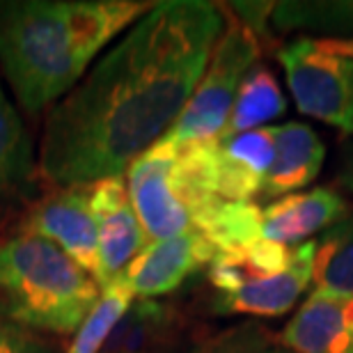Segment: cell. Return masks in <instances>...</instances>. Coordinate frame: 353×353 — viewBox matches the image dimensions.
Masks as SVG:
<instances>
[{"label":"cell","instance_id":"1","mask_svg":"<svg viewBox=\"0 0 353 353\" xmlns=\"http://www.w3.org/2000/svg\"><path fill=\"white\" fill-rule=\"evenodd\" d=\"M225 12L202 0L154 3L46 119L39 168L60 186L122 176L165 138L195 92Z\"/></svg>","mask_w":353,"mask_h":353},{"label":"cell","instance_id":"19","mask_svg":"<svg viewBox=\"0 0 353 353\" xmlns=\"http://www.w3.org/2000/svg\"><path fill=\"white\" fill-rule=\"evenodd\" d=\"M259 221H262V207L255 202H223L214 209L207 221L200 225V234L221 252L243 248L257 239Z\"/></svg>","mask_w":353,"mask_h":353},{"label":"cell","instance_id":"10","mask_svg":"<svg viewBox=\"0 0 353 353\" xmlns=\"http://www.w3.org/2000/svg\"><path fill=\"white\" fill-rule=\"evenodd\" d=\"M292 353H353V294L314 289L282 328Z\"/></svg>","mask_w":353,"mask_h":353},{"label":"cell","instance_id":"9","mask_svg":"<svg viewBox=\"0 0 353 353\" xmlns=\"http://www.w3.org/2000/svg\"><path fill=\"white\" fill-rule=\"evenodd\" d=\"M218 250L200 232H186L168 241L152 243L119 275L133 299L152 301L181 287L190 275L211 266Z\"/></svg>","mask_w":353,"mask_h":353},{"label":"cell","instance_id":"2","mask_svg":"<svg viewBox=\"0 0 353 353\" xmlns=\"http://www.w3.org/2000/svg\"><path fill=\"white\" fill-rule=\"evenodd\" d=\"M154 7L145 0H5L0 69L30 115L62 101L92 60Z\"/></svg>","mask_w":353,"mask_h":353},{"label":"cell","instance_id":"14","mask_svg":"<svg viewBox=\"0 0 353 353\" xmlns=\"http://www.w3.org/2000/svg\"><path fill=\"white\" fill-rule=\"evenodd\" d=\"M323 161L326 147L312 126L303 122L275 126V152L259 195L266 200H278L299 193L319 176Z\"/></svg>","mask_w":353,"mask_h":353},{"label":"cell","instance_id":"4","mask_svg":"<svg viewBox=\"0 0 353 353\" xmlns=\"http://www.w3.org/2000/svg\"><path fill=\"white\" fill-rule=\"evenodd\" d=\"M218 143L176 147L161 138L126 172V188L147 245L168 241L200 225L225 200L216 190Z\"/></svg>","mask_w":353,"mask_h":353},{"label":"cell","instance_id":"17","mask_svg":"<svg viewBox=\"0 0 353 353\" xmlns=\"http://www.w3.org/2000/svg\"><path fill=\"white\" fill-rule=\"evenodd\" d=\"M312 282L319 292L353 294V211L314 241Z\"/></svg>","mask_w":353,"mask_h":353},{"label":"cell","instance_id":"24","mask_svg":"<svg viewBox=\"0 0 353 353\" xmlns=\"http://www.w3.org/2000/svg\"><path fill=\"white\" fill-rule=\"evenodd\" d=\"M257 353H285V351H257Z\"/></svg>","mask_w":353,"mask_h":353},{"label":"cell","instance_id":"20","mask_svg":"<svg viewBox=\"0 0 353 353\" xmlns=\"http://www.w3.org/2000/svg\"><path fill=\"white\" fill-rule=\"evenodd\" d=\"M131 305L133 294L122 285V280H112L108 287L101 289V299L76 330L67 353H101Z\"/></svg>","mask_w":353,"mask_h":353},{"label":"cell","instance_id":"3","mask_svg":"<svg viewBox=\"0 0 353 353\" xmlns=\"http://www.w3.org/2000/svg\"><path fill=\"white\" fill-rule=\"evenodd\" d=\"M101 299L94 275L46 239L0 243V314L28 330L76 333Z\"/></svg>","mask_w":353,"mask_h":353},{"label":"cell","instance_id":"8","mask_svg":"<svg viewBox=\"0 0 353 353\" xmlns=\"http://www.w3.org/2000/svg\"><path fill=\"white\" fill-rule=\"evenodd\" d=\"M19 234L55 243L88 273L99 271L97 223L90 209V186H62L28 211Z\"/></svg>","mask_w":353,"mask_h":353},{"label":"cell","instance_id":"7","mask_svg":"<svg viewBox=\"0 0 353 353\" xmlns=\"http://www.w3.org/2000/svg\"><path fill=\"white\" fill-rule=\"evenodd\" d=\"M90 209L97 223V282L105 289L147 248V239L124 176H108L90 183Z\"/></svg>","mask_w":353,"mask_h":353},{"label":"cell","instance_id":"13","mask_svg":"<svg viewBox=\"0 0 353 353\" xmlns=\"http://www.w3.org/2000/svg\"><path fill=\"white\" fill-rule=\"evenodd\" d=\"M275 152V126L218 140L216 190L225 202H252L262 193L264 176Z\"/></svg>","mask_w":353,"mask_h":353},{"label":"cell","instance_id":"12","mask_svg":"<svg viewBox=\"0 0 353 353\" xmlns=\"http://www.w3.org/2000/svg\"><path fill=\"white\" fill-rule=\"evenodd\" d=\"M312 257L314 241L296 245L292 262L282 271L245 282L228 294H218L216 307L228 314L259 316V319H275L287 314L312 280Z\"/></svg>","mask_w":353,"mask_h":353},{"label":"cell","instance_id":"16","mask_svg":"<svg viewBox=\"0 0 353 353\" xmlns=\"http://www.w3.org/2000/svg\"><path fill=\"white\" fill-rule=\"evenodd\" d=\"M34 172V147L23 119L0 85V202L30 181Z\"/></svg>","mask_w":353,"mask_h":353},{"label":"cell","instance_id":"22","mask_svg":"<svg viewBox=\"0 0 353 353\" xmlns=\"http://www.w3.org/2000/svg\"><path fill=\"white\" fill-rule=\"evenodd\" d=\"M321 44L333 51L337 55H347V58H353V39H321Z\"/></svg>","mask_w":353,"mask_h":353},{"label":"cell","instance_id":"6","mask_svg":"<svg viewBox=\"0 0 353 353\" xmlns=\"http://www.w3.org/2000/svg\"><path fill=\"white\" fill-rule=\"evenodd\" d=\"M278 62L303 115L353 136V58L301 37L278 48Z\"/></svg>","mask_w":353,"mask_h":353},{"label":"cell","instance_id":"18","mask_svg":"<svg viewBox=\"0 0 353 353\" xmlns=\"http://www.w3.org/2000/svg\"><path fill=\"white\" fill-rule=\"evenodd\" d=\"M271 21L282 30H314L335 34L330 39H353V0L275 3Z\"/></svg>","mask_w":353,"mask_h":353},{"label":"cell","instance_id":"11","mask_svg":"<svg viewBox=\"0 0 353 353\" xmlns=\"http://www.w3.org/2000/svg\"><path fill=\"white\" fill-rule=\"evenodd\" d=\"M351 214L349 202L333 188H312L278 197L262 209L259 234L280 245H301L305 239L323 234Z\"/></svg>","mask_w":353,"mask_h":353},{"label":"cell","instance_id":"15","mask_svg":"<svg viewBox=\"0 0 353 353\" xmlns=\"http://www.w3.org/2000/svg\"><path fill=\"white\" fill-rule=\"evenodd\" d=\"M287 99L271 69L255 65L241 83L230 119L218 140H230L239 133L262 129L266 122L285 115Z\"/></svg>","mask_w":353,"mask_h":353},{"label":"cell","instance_id":"23","mask_svg":"<svg viewBox=\"0 0 353 353\" xmlns=\"http://www.w3.org/2000/svg\"><path fill=\"white\" fill-rule=\"evenodd\" d=\"M340 183L353 193V147L349 150L347 159H344V163L340 168Z\"/></svg>","mask_w":353,"mask_h":353},{"label":"cell","instance_id":"21","mask_svg":"<svg viewBox=\"0 0 353 353\" xmlns=\"http://www.w3.org/2000/svg\"><path fill=\"white\" fill-rule=\"evenodd\" d=\"M0 353H58V349L37 337L32 330L0 319Z\"/></svg>","mask_w":353,"mask_h":353},{"label":"cell","instance_id":"5","mask_svg":"<svg viewBox=\"0 0 353 353\" xmlns=\"http://www.w3.org/2000/svg\"><path fill=\"white\" fill-rule=\"evenodd\" d=\"M259 58V39L248 23L230 21L218 37L209 65L179 119L165 133L176 147L218 143L241 90L243 79Z\"/></svg>","mask_w":353,"mask_h":353}]
</instances>
